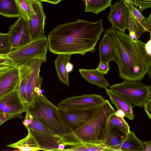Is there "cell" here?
<instances>
[{"mask_svg":"<svg viewBox=\"0 0 151 151\" xmlns=\"http://www.w3.org/2000/svg\"><path fill=\"white\" fill-rule=\"evenodd\" d=\"M35 14L28 20L32 41L45 36L44 28L46 16L42 3L37 0H31Z\"/></svg>","mask_w":151,"mask_h":151,"instance_id":"cell-12","label":"cell"},{"mask_svg":"<svg viewBox=\"0 0 151 151\" xmlns=\"http://www.w3.org/2000/svg\"><path fill=\"white\" fill-rule=\"evenodd\" d=\"M79 70L81 76L89 83L104 89L109 86V82L104 76V74L98 71L96 68L80 69Z\"/></svg>","mask_w":151,"mask_h":151,"instance_id":"cell-16","label":"cell"},{"mask_svg":"<svg viewBox=\"0 0 151 151\" xmlns=\"http://www.w3.org/2000/svg\"><path fill=\"white\" fill-rule=\"evenodd\" d=\"M8 33L11 45V52L32 41L28 21L23 17H18L15 23L10 26Z\"/></svg>","mask_w":151,"mask_h":151,"instance_id":"cell-10","label":"cell"},{"mask_svg":"<svg viewBox=\"0 0 151 151\" xmlns=\"http://www.w3.org/2000/svg\"><path fill=\"white\" fill-rule=\"evenodd\" d=\"M21 115L12 114L0 112V126L6 121L10 119L15 118H22Z\"/></svg>","mask_w":151,"mask_h":151,"instance_id":"cell-34","label":"cell"},{"mask_svg":"<svg viewBox=\"0 0 151 151\" xmlns=\"http://www.w3.org/2000/svg\"><path fill=\"white\" fill-rule=\"evenodd\" d=\"M11 45L9 35L0 32V54H7L11 52Z\"/></svg>","mask_w":151,"mask_h":151,"instance_id":"cell-32","label":"cell"},{"mask_svg":"<svg viewBox=\"0 0 151 151\" xmlns=\"http://www.w3.org/2000/svg\"><path fill=\"white\" fill-rule=\"evenodd\" d=\"M143 142L144 151H151V141H145Z\"/></svg>","mask_w":151,"mask_h":151,"instance_id":"cell-37","label":"cell"},{"mask_svg":"<svg viewBox=\"0 0 151 151\" xmlns=\"http://www.w3.org/2000/svg\"><path fill=\"white\" fill-rule=\"evenodd\" d=\"M128 6L134 15L146 29L147 32L150 33V36H151V14L148 18H146L143 15L142 12L134 5Z\"/></svg>","mask_w":151,"mask_h":151,"instance_id":"cell-28","label":"cell"},{"mask_svg":"<svg viewBox=\"0 0 151 151\" xmlns=\"http://www.w3.org/2000/svg\"><path fill=\"white\" fill-rule=\"evenodd\" d=\"M18 66L7 54H0V76Z\"/></svg>","mask_w":151,"mask_h":151,"instance_id":"cell-30","label":"cell"},{"mask_svg":"<svg viewBox=\"0 0 151 151\" xmlns=\"http://www.w3.org/2000/svg\"><path fill=\"white\" fill-rule=\"evenodd\" d=\"M22 15L28 20L31 19L35 14L31 0H15Z\"/></svg>","mask_w":151,"mask_h":151,"instance_id":"cell-27","label":"cell"},{"mask_svg":"<svg viewBox=\"0 0 151 151\" xmlns=\"http://www.w3.org/2000/svg\"><path fill=\"white\" fill-rule=\"evenodd\" d=\"M19 81L17 68L0 76V99L17 89Z\"/></svg>","mask_w":151,"mask_h":151,"instance_id":"cell-14","label":"cell"},{"mask_svg":"<svg viewBox=\"0 0 151 151\" xmlns=\"http://www.w3.org/2000/svg\"><path fill=\"white\" fill-rule=\"evenodd\" d=\"M43 62L40 58L30 59L18 65L19 81L25 85L27 104L32 102L42 94L41 86L43 78L40 76V67Z\"/></svg>","mask_w":151,"mask_h":151,"instance_id":"cell-6","label":"cell"},{"mask_svg":"<svg viewBox=\"0 0 151 151\" xmlns=\"http://www.w3.org/2000/svg\"><path fill=\"white\" fill-rule=\"evenodd\" d=\"M102 20L95 22L78 19L57 26L48 35V48L55 54L94 52L104 30Z\"/></svg>","mask_w":151,"mask_h":151,"instance_id":"cell-1","label":"cell"},{"mask_svg":"<svg viewBox=\"0 0 151 151\" xmlns=\"http://www.w3.org/2000/svg\"><path fill=\"white\" fill-rule=\"evenodd\" d=\"M62 151H106L111 150L103 145L81 142L74 145L69 146Z\"/></svg>","mask_w":151,"mask_h":151,"instance_id":"cell-24","label":"cell"},{"mask_svg":"<svg viewBox=\"0 0 151 151\" xmlns=\"http://www.w3.org/2000/svg\"><path fill=\"white\" fill-rule=\"evenodd\" d=\"M99 106L81 110H64L58 109V111L65 123L73 132L86 123Z\"/></svg>","mask_w":151,"mask_h":151,"instance_id":"cell-13","label":"cell"},{"mask_svg":"<svg viewBox=\"0 0 151 151\" xmlns=\"http://www.w3.org/2000/svg\"><path fill=\"white\" fill-rule=\"evenodd\" d=\"M115 115L119 117L124 118L125 117V114L124 112L122 110L118 109L116 111H115Z\"/></svg>","mask_w":151,"mask_h":151,"instance_id":"cell-41","label":"cell"},{"mask_svg":"<svg viewBox=\"0 0 151 151\" xmlns=\"http://www.w3.org/2000/svg\"><path fill=\"white\" fill-rule=\"evenodd\" d=\"M26 109L59 137L72 132L63 121L58 107L42 94L27 105Z\"/></svg>","mask_w":151,"mask_h":151,"instance_id":"cell-4","label":"cell"},{"mask_svg":"<svg viewBox=\"0 0 151 151\" xmlns=\"http://www.w3.org/2000/svg\"><path fill=\"white\" fill-rule=\"evenodd\" d=\"M0 15L8 18L23 17L15 0H0Z\"/></svg>","mask_w":151,"mask_h":151,"instance_id":"cell-21","label":"cell"},{"mask_svg":"<svg viewBox=\"0 0 151 151\" xmlns=\"http://www.w3.org/2000/svg\"><path fill=\"white\" fill-rule=\"evenodd\" d=\"M108 124L109 126L118 129L125 135L127 134L130 131L129 126L124 118L116 116L115 113L109 117Z\"/></svg>","mask_w":151,"mask_h":151,"instance_id":"cell-25","label":"cell"},{"mask_svg":"<svg viewBox=\"0 0 151 151\" xmlns=\"http://www.w3.org/2000/svg\"><path fill=\"white\" fill-rule=\"evenodd\" d=\"M26 111V105L20 101L10 104L0 112L12 114L21 115Z\"/></svg>","mask_w":151,"mask_h":151,"instance_id":"cell-29","label":"cell"},{"mask_svg":"<svg viewBox=\"0 0 151 151\" xmlns=\"http://www.w3.org/2000/svg\"><path fill=\"white\" fill-rule=\"evenodd\" d=\"M104 100L100 95L84 94L67 98L60 101L57 107L64 110H83L99 106Z\"/></svg>","mask_w":151,"mask_h":151,"instance_id":"cell-9","label":"cell"},{"mask_svg":"<svg viewBox=\"0 0 151 151\" xmlns=\"http://www.w3.org/2000/svg\"><path fill=\"white\" fill-rule=\"evenodd\" d=\"M145 110L148 118L151 119V98L146 101L143 105Z\"/></svg>","mask_w":151,"mask_h":151,"instance_id":"cell-36","label":"cell"},{"mask_svg":"<svg viewBox=\"0 0 151 151\" xmlns=\"http://www.w3.org/2000/svg\"><path fill=\"white\" fill-rule=\"evenodd\" d=\"M112 0H92L87 7L85 12H90L98 14L104 11L111 4Z\"/></svg>","mask_w":151,"mask_h":151,"instance_id":"cell-26","label":"cell"},{"mask_svg":"<svg viewBox=\"0 0 151 151\" xmlns=\"http://www.w3.org/2000/svg\"><path fill=\"white\" fill-rule=\"evenodd\" d=\"M21 101L17 89L0 99V111L12 103Z\"/></svg>","mask_w":151,"mask_h":151,"instance_id":"cell-31","label":"cell"},{"mask_svg":"<svg viewBox=\"0 0 151 151\" xmlns=\"http://www.w3.org/2000/svg\"><path fill=\"white\" fill-rule=\"evenodd\" d=\"M48 48L47 38L45 36L32 41L7 55L18 65L35 58H41L44 62L46 61Z\"/></svg>","mask_w":151,"mask_h":151,"instance_id":"cell-8","label":"cell"},{"mask_svg":"<svg viewBox=\"0 0 151 151\" xmlns=\"http://www.w3.org/2000/svg\"><path fill=\"white\" fill-rule=\"evenodd\" d=\"M96 69L99 72L106 75L108 73L110 69L109 63L106 62H100Z\"/></svg>","mask_w":151,"mask_h":151,"instance_id":"cell-35","label":"cell"},{"mask_svg":"<svg viewBox=\"0 0 151 151\" xmlns=\"http://www.w3.org/2000/svg\"><path fill=\"white\" fill-rule=\"evenodd\" d=\"M71 55L66 54H58L55 61V67L60 80L68 86L69 76L66 70V65L70 62Z\"/></svg>","mask_w":151,"mask_h":151,"instance_id":"cell-20","label":"cell"},{"mask_svg":"<svg viewBox=\"0 0 151 151\" xmlns=\"http://www.w3.org/2000/svg\"><path fill=\"white\" fill-rule=\"evenodd\" d=\"M23 124L33 135L41 150L62 151L65 146L55 134L26 109Z\"/></svg>","mask_w":151,"mask_h":151,"instance_id":"cell-5","label":"cell"},{"mask_svg":"<svg viewBox=\"0 0 151 151\" xmlns=\"http://www.w3.org/2000/svg\"><path fill=\"white\" fill-rule=\"evenodd\" d=\"M151 37L150 39L148 40L146 43H145V47L148 53L151 55Z\"/></svg>","mask_w":151,"mask_h":151,"instance_id":"cell-38","label":"cell"},{"mask_svg":"<svg viewBox=\"0 0 151 151\" xmlns=\"http://www.w3.org/2000/svg\"><path fill=\"white\" fill-rule=\"evenodd\" d=\"M100 62L109 63L114 60L115 53L114 47L109 34L105 32L99 45Z\"/></svg>","mask_w":151,"mask_h":151,"instance_id":"cell-18","label":"cell"},{"mask_svg":"<svg viewBox=\"0 0 151 151\" xmlns=\"http://www.w3.org/2000/svg\"><path fill=\"white\" fill-rule=\"evenodd\" d=\"M73 68V65L70 62H68L66 65V69L67 71L69 73L72 71Z\"/></svg>","mask_w":151,"mask_h":151,"instance_id":"cell-39","label":"cell"},{"mask_svg":"<svg viewBox=\"0 0 151 151\" xmlns=\"http://www.w3.org/2000/svg\"><path fill=\"white\" fill-rule=\"evenodd\" d=\"M40 1L46 2L54 4H57L62 0H37Z\"/></svg>","mask_w":151,"mask_h":151,"instance_id":"cell-40","label":"cell"},{"mask_svg":"<svg viewBox=\"0 0 151 151\" xmlns=\"http://www.w3.org/2000/svg\"><path fill=\"white\" fill-rule=\"evenodd\" d=\"M119 151H144L143 142L130 131L120 141Z\"/></svg>","mask_w":151,"mask_h":151,"instance_id":"cell-17","label":"cell"},{"mask_svg":"<svg viewBox=\"0 0 151 151\" xmlns=\"http://www.w3.org/2000/svg\"><path fill=\"white\" fill-rule=\"evenodd\" d=\"M127 29L129 32V35L133 39H139L142 34L147 32L146 29L135 18L129 8Z\"/></svg>","mask_w":151,"mask_h":151,"instance_id":"cell-22","label":"cell"},{"mask_svg":"<svg viewBox=\"0 0 151 151\" xmlns=\"http://www.w3.org/2000/svg\"><path fill=\"white\" fill-rule=\"evenodd\" d=\"M110 10L107 18L113 27L125 33L127 28L129 8L124 0H119L109 6Z\"/></svg>","mask_w":151,"mask_h":151,"instance_id":"cell-11","label":"cell"},{"mask_svg":"<svg viewBox=\"0 0 151 151\" xmlns=\"http://www.w3.org/2000/svg\"><path fill=\"white\" fill-rule=\"evenodd\" d=\"M109 36L115 53L119 76L124 80L141 81L151 72V55L145 43L111 27L105 31Z\"/></svg>","mask_w":151,"mask_h":151,"instance_id":"cell-2","label":"cell"},{"mask_svg":"<svg viewBox=\"0 0 151 151\" xmlns=\"http://www.w3.org/2000/svg\"><path fill=\"white\" fill-rule=\"evenodd\" d=\"M127 3L128 5L131 6L132 4L131 3L130 0H124Z\"/></svg>","mask_w":151,"mask_h":151,"instance_id":"cell-43","label":"cell"},{"mask_svg":"<svg viewBox=\"0 0 151 151\" xmlns=\"http://www.w3.org/2000/svg\"><path fill=\"white\" fill-rule=\"evenodd\" d=\"M115 111L109 101L105 100L86 123L72 132L60 137L62 143L65 146L81 142L104 145L109 119Z\"/></svg>","mask_w":151,"mask_h":151,"instance_id":"cell-3","label":"cell"},{"mask_svg":"<svg viewBox=\"0 0 151 151\" xmlns=\"http://www.w3.org/2000/svg\"><path fill=\"white\" fill-rule=\"evenodd\" d=\"M105 89L111 103L118 109L123 111L125 114V117L129 120H133L134 114L132 104L123 97L110 89L106 88Z\"/></svg>","mask_w":151,"mask_h":151,"instance_id":"cell-15","label":"cell"},{"mask_svg":"<svg viewBox=\"0 0 151 151\" xmlns=\"http://www.w3.org/2000/svg\"><path fill=\"white\" fill-rule=\"evenodd\" d=\"M120 133L109 125L104 145L111 151H119Z\"/></svg>","mask_w":151,"mask_h":151,"instance_id":"cell-23","label":"cell"},{"mask_svg":"<svg viewBox=\"0 0 151 151\" xmlns=\"http://www.w3.org/2000/svg\"><path fill=\"white\" fill-rule=\"evenodd\" d=\"M28 132V134L25 137L15 142L7 145L6 146L22 151L41 150L33 135L29 132Z\"/></svg>","mask_w":151,"mask_h":151,"instance_id":"cell-19","label":"cell"},{"mask_svg":"<svg viewBox=\"0 0 151 151\" xmlns=\"http://www.w3.org/2000/svg\"><path fill=\"white\" fill-rule=\"evenodd\" d=\"M132 4L139 8L142 12L151 7V0H130Z\"/></svg>","mask_w":151,"mask_h":151,"instance_id":"cell-33","label":"cell"},{"mask_svg":"<svg viewBox=\"0 0 151 151\" xmlns=\"http://www.w3.org/2000/svg\"><path fill=\"white\" fill-rule=\"evenodd\" d=\"M83 1H84L85 7H86L88 6V4H89V3H90V2L92 0H83Z\"/></svg>","mask_w":151,"mask_h":151,"instance_id":"cell-42","label":"cell"},{"mask_svg":"<svg viewBox=\"0 0 151 151\" xmlns=\"http://www.w3.org/2000/svg\"><path fill=\"white\" fill-rule=\"evenodd\" d=\"M110 89L121 96L134 106L142 107L151 98V86L140 81L127 80L111 85Z\"/></svg>","mask_w":151,"mask_h":151,"instance_id":"cell-7","label":"cell"}]
</instances>
